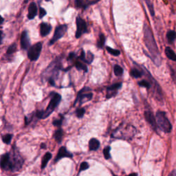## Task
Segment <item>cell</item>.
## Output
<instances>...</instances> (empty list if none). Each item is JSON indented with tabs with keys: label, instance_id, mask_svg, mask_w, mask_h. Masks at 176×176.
Instances as JSON below:
<instances>
[{
	"label": "cell",
	"instance_id": "8d00e7d4",
	"mask_svg": "<svg viewBox=\"0 0 176 176\" xmlns=\"http://www.w3.org/2000/svg\"><path fill=\"white\" fill-rule=\"evenodd\" d=\"M172 77H173V81H174L175 84V85H176V76H175V75H174V74H173V73H172Z\"/></svg>",
	"mask_w": 176,
	"mask_h": 176
},
{
	"label": "cell",
	"instance_id": "f35d334b",
	"mask_svg": "<svg viewBox=\"0 0 176 176\" xmlns=\"http://www.w3.org/2000/svg\"><path fill=\"white\" fill-rule=\"evenodd\" d=\"M4 18H3V17H2L1 15H0V24H3V22H4Z\"/></svg>",
	"mask_w": 176,
	"mask_h": 176
},
{
	"label": "cell",
	"instance_id": "f546056e",
	"mask_svg": "<svg viewBox=\"0 0 176 176\" xmlns=\"http://www.w3.org/2000/svg\"><path fill=\"white\" fill-rule=\"evenodd\" d=\"M88 168H89V164L88 162H82L81 164V166H80V171L86 170V169H88Z\"/></svg>",
	"mask_w": 176,
	"mask_h": 176
},
{
	"label": "cell",
	"instance_id": "d590c367",
	"mask_svg": "<svg viewBox=\"0 0 176 176\" xmlns=\"http://www.w3.org/2000/svg\"><path fill=\"white\" fill-rule=\"evenodd\" d=\"M169 176H176V170L173 171L169 175Z\"/></svg>",
	"mask_w": 176,
	"mask_h": 176
},
{
	"label": "cell",
	"instance_id": "ac0fdd59",
	"mask_svg": "<svg viewBox=\"0 0 176 176\" xmlns=\"http://www.w3.org/2000/svg\"><path fill=\"white\" fill-rule=\"evenodd\" d=\"M52 157V154L50 153H46L45 154L44 156H43L42 159V169H44L45 166H46L48 162L51 159Z\"/></svg>",
	"mask_w": 176,
	"mask_h": 176
},
{
	"label": "cell",
	"instance_id": "8fae6325",
	"mask_svg": "<svg viewBox=\"0 0 176 176\" xmlns=\"http://www.w3.org/2000/svg\"><path fill=\"white\" fill-rule=\"evenodd\" d=\"M121 85H122V84L121 83H116V84L112 85L110 87H109V88H107V99L114 97V96L116 94V91H117L119 88H120Z\"/></svg>",
	"mask_w": 176,
	"mask_h": 176
},
{
	"label": "cell",
	"instance_id": "6da1fadb",
	"mask_svg": "<svg viewBox=\"0 0 176 176\" xmlns=\"http://www.w3.org/2000/svg\"><path fill=\"white\" fill-rule=\"evenodd\" d=\"M144 37H145L146 46H147L151 55V59L154 61V62L157 65H160L161 59L160 56V54L158 51L156 43L155 42L152 32L147 24L145 25V28H144Z\"/></svg>",
	"mask_w": 176,
	"mask_h": 176
},
{
	"label": "cell",
	"instance_id": "d6a6232c",
	"mask_svg": "<svg viewBox=\"0 0 176 176\" xmlns=\"http://www.w3.org/2000/svg\"><path fill=\"white\" fill-rule=\"evenodd\" d=\"M46 11H45L44 9L43 8H40V10H39V18L40 19H42L44 16L46 15Z\"/></svg>",
	"mask_w": 176,
	"mask_h": 176
},
{
	"label": "cell",
	"instance_id": "9c48e42d",
	"mask_svg": "<svg viewBox=\"0 0 176 176\" xmlns=\"http://www.w3.org/2000/svg\"><path fill=\"white\" fill-rule=\"evenodd\" d=\"M21 46L24 50H27L30 48V41L29 36L26 31L23 32L21 36Z\"/></svg>",
	"mask_w": 176,
	"mask_h": 176
},
{
	"label": "cell",
	"instance_id": "9a60e30c",
	"mask_svg": "<svg viewBox=\"0 0 176 176\" xmlns=\"http://www.w3.org/2000/svg\"><path fill=\"white\" fill-rule=\"evenodd\" d=\"M100 146L99 141L96 138H92L89 142V148L91 151H96Z\"/></svg>",
	"mask_w": 176,
	"mask_h": 176
},
{
	"label": "cell",
	"instance_id": "7c38bea8",
	"mask_svg": "<svg viewBox=\"0 0 176 176\" xmlns=\"http://www.w3.org/2000/svg\"><path fill=\"white\" fill-rule=\"evenodd\" d=\"M145 118L148 121V123L151 125V127L154 128V129H156L157 123H156V121H155V120L154 114L151 112V111H146V112L145 113Z\"/></svg>",
	"mask_w": 176,
	"mask_h": 176
},
{
	"label": "cell",
	"instance_id": "7a4b0ae2",
	"mask_svg": "<svg viewBox=\"0 0 176 176\" xmlns=\"http://www.w3.org/2000/svg\"><path fill=\"white\" fill-rule=\"evenodd\" d=\"M61 97L57 93H54L52 94V97L50 100V103L48 106L46 110L45 111H39L36 112V116L39 118H45L53 112L56 107L58 106V105L61 101Z\"/></svg>",
	"mask_w": 176,
	"mask_h": 176
},
{
	"label": "cell",
	"instance_id": "1f68e13d",
	"mask_svg": "<svg viewBox=\"0 0 176 176\" xmlns=\"http://www.w3.org/2000/svg\"><path fill=\"white\" fill-rule=\"evenodd\" d=\"M139 85L143 86V87H145L147 88H150V83L149 82H148L147 81H142L139 83Z\"/></svg>",
	"mask_w": 176,
	"mask_h": 176
},
{
	"label": "cell",
	"instance_id": "2e32d148",
	"mask_svg": "<svg viewBox=\"0 0 176 176\" xmlns=\"http://www.w3.org/2000/svg\"><path fill=\"white\" fill-rule=\"evenodd\" d=\"M97 1H89V0H85V1H82V0H79V1H75V4L77 7H83L85 8L90 4H93L97 3Z\"/></svg>",
	"mask_w": 176,
	"mask_h": 176
},
{
	"label": "cell",
	"instance_id": "7402d4cb",
	"mask_svg": "<svg viewBox=\"0 0 176 176\" xmlns=\"http://www.w3.org/2000/svg\"><path fill=\"white\" fill-rule=\"evenodd\" d=\"M105 36L101 34V35H100L99 36V39L98 41V43H97V46L100 48H101L103 47V45L105 44Z\"/></svg>",
	"mask_w": 176,
	"mask_h": 176
},
{
	"label": "cell",
	"instance_id": "8992f818",
	"mask_svg": "<svg viewBox=\"0 0 176 176\" xmlns=\"http://www.w3.org/2000/svg\"><path fill=\"white\" fill-rule=\"evenodd\" d=\"M67 28H68L66 25H61V26H57L55 30V32H54L53 37H52L51 41H50V45H52L59 39H60L65 35V32L67 31Z\"/></svg>",
	"mask_w": 176,
	"mask_h": 176
},
{
	"label": "cell",
	"instance_id": "e0dca14e",
	"mask_svg": "<svg viewBox=\"0 0 176 176\" xmlns=\"http://www.w3.org/2000/svg\"><path fill=\"white\" fill-rule=\"evenodd\" d=\"M165 54L166 56L168 57L169 59H171V60L172 61H176V54L174 52V51L172 49H171L170 48L167 47L165 50Z\"/></svg>",
	"mask_w": 176,
	"mask_h": 176
},
{
	"label": "cell",
	"instance_id": "30bf717a",
	"mask_svg": "<svg viewBox=\"0 0 176 176\" xmlns=\"http://www.w3.org/2000/svg\"><path fill=\"white\" fill-rule=\"evenodd\" d=\"M72 157V154H70V152H68L65 147H61L59 150L58 154H57V155H56V157L55 159V162H56L57 160H59L63 158V157Z\"/></svg>",
	"mask_w": 176,
	"mask_h": 176
},
{
	"label": "cell",
	"instance_id": "44dd1931",
	"mask_svg": "<svg viewBox=\"0 0 176 176\" xmlns=\"http://www.w3.org/2000/svg\"><path fill=\"white\" fill-rule=\"evenodd\" d=\"M75 66H76V68L78 70H83L84 72H88V67L81 62H80V61H76V62L75 63Z\"/></svg>",
	"mask_w": 176,
	"mask_h": 176
},
{
	"label": "cell",
	"instance_id": "83f0119b",
	"mask_svg": "<svg viewBox=\"0 0 176 176\" xmlns=\"http://www.w3.org/2000/svg\"><path fill=\"white\" fill-rule=\"evenodd\" d=\"M131 75L135 78H139L143 75V74H142L141 72H140L138 69L134 68V69L131 70Z\"/></svg>",
	"mask_w": 176,
	"mask_h": 176
},
{
	"label": "cell",
	"instance_id": "3957f363",
	"mask_svg": "<svg viewBox=\"0 0 176 176\" xmlns=\"http://www.w3.org/2000/svg\"><path fill=\"white\" fill-rule=\"evenodd\" d=\"M156 118L157 125L162 131L166 133H169L171 131L172 126L168 118H166L165 113L163 111H158L156 114Z\"/></svg>",
	"mask_w": 176,
	"mask_h": 176
},
{
	"label": "cell",
	"instance_id": "277c9868",
	"mask_svg": "<svg viewBox=\"0 0 176 176\" xmlns=\"http://www.w3.org/2000/svg\"><path fill=\"white\" fill-rule=\"evenodd\" d=\"M42 49V43L39 42L30 48L28 52V56L31 61H36L40 56Z\"/></svg>",
	"mask_w": 176,
	"mask_h": 176
},
{
	"label": "cell",
	"instance_id": "836d02e7",
	"mask_svg": "<svg viewBox=\"0 0 176 176\" xmlns=\"http://www.w3.org/2000/svg\"><path fill=\"white\" fill-rule=\"evenodd\" d=\"M61 124H62V120H55L53 122V125H54V126H60V125H61Z\"/></svg>",
	"mask_w": 176,
	"mask_h": 176
},
{
	"label": "cell",
	"instance_id": "52a82bcc",
	"mask_svg": "<svg viewBox=\"0 0 176 176\" xmlns=\"http://www.w3.org/2000/svg\"><path fill=\"white\" fill-rule=\"evenodd\" d=\"M76 37L79 38L83 33L87 32V24L80 17L76 18Z\"/></svg>",
	"mask_w": 176,
	"mask_h": 176
},
{
	"label": "cell",
	"instance_id": "5bb4252c",
	"mask_svg": "<svg viewBox=\"0 0 176 176\" xmlns=\"http://www.w3.org/2000/svg\"><path fill=\"white\" fill-rule=\"evenodd\" d=\"M52 27L46 23H42L40 26V33L42 36H47L51 31Z\"/></svg>",
	"mask_w": 176,
	"mask_h": 176
},
{
	"label": "cell",
	"instance_id": "74e56055",
	"mask_svg": "<svg viewBox=\"0 0 176 176\" xmlns=\"http://www.w3.org/2000/svg\"><path fill=\"white\" fill-rule=\"evenodd\" d=\"M2 43V32L0 30V45Z\"/></svg>",
	"mask_w": 176,
	"mask_h": 176
},
{
	"label": "cell",
	"instance_id": "ffe728a7",
	"mask_svg": "<svg viewBox=\"0 0 176 176\" xmlns=\"http://www.w3.org/2000/svg\"><path fill=\"white\" fill-rule=\"evenodd\" d=\"M167 39L169 43H172L175 41L176 39V33L173 30L169 31L167 33Z\"/></svg>",
	"mask_w": 176,
	"mask_h": 176
},
{
	"label": "cell",
	"instance_id": "4dcf8cb0",
	"mask_svg": "<svg viewBox=\"0 0 176 176\" xmlns=\"http://www.w3.org/2000/svg\"><path fill=\"white\" fill-rule=\"evenodd\" d=\"M146 3H147V4L148 8L150 11L151 15L152 16H154V8H153V5L151 4V2H149V1H146Z\"/></svg>",
	"mask_w": 176,
	"mask_h": 176
},
{
	"label": "cell",
	"instance_id": "ab89813d",
	"mask_svg": "<svg viewBox=\"0 0 176 176\" xmlns=\"http://www.w3.org/2000/svg\"><path fill=\"white\" fill-rule=\"evenodd\" d=\"M127 176H138V175H137V173H131V174H130Z\"/></svg>",
	"mask_w": 176,
	"mask_h": 176
},
{
	"label": "cell",
	"instance_id": "60d3db41",
	"mask_svg": "<svg viewBox=\"0 0 176 176\" xmlns=\"http://www.w3.org/2000/svg\"><path fill=\"white\" fill-rule=\"evenodd\" d=\"M41 147L43 148V149H45V144H42V145H41Z\"/></svg>",
	"mask_w": 176,
	"mask_h": 176
},
{
	"label": "cell",
	"instance_id": "4fadbf2b",
	"mask_svg": "<svg viewBox=\"0 0 176 176\" xmlns=\"http://www.w3.org/2000/svg\"><path fill=\"white\" fill-rule=\"evenodd\" d=\"M37 13V7H36V4L35 2H33L30 4L28 8V17L29 19H33L35 18V17Z\"/></svg>",
	"mask_w": 176,
	"mask_h": 176
},
{
	"label": "cell",
	"instance_id": "d6986e66",
	"mask_svg": "<svg viewBox=\"0 0 176 176\" xmlns=\"http://www.w3.org/2000/svg\"><path fill=\"white\" fill-rule=\"evenodd\" d=\"M63 135V132L62 129H59L55 132V134H54V138H55V140L58 142V143H61V140H62Z\"/></svg>",
	"mask_w": 176,
	"mask_h": 176
},
{
	"label": "cell",
	"instance_id": "ba28073f",
	"mask_svg": "<svg viewBox=\"0 0 176 176\" xmlns=\"http://www.w3.org/2000/svg\"><path fill=\"white\" fill-rule=\"evenodd\" d=\"M0 166L4 170H11L13 169V164L10 161V155L8 154L2 155L0 160Z\"/></svg>",
	"mask_w": 176,
	"mask_h": 176
},
{
	"label": "cell",
	"instance_id": "b9f144b4",
	"mask_svg": "<svg viewBox=\"0 0 176 176\" xmlns=\"http://www.w3.org/2000/svg\"><path fill=\"white\" fill-rule=\"evenodd\" d=\"M114 176H116V175H114Z\"/></svg>",
	"mask_w": 176,
	"mask_h": 176
},
{
	"label": "cell",
	"instance_id": "d4e9b609",
	"mask_svg": "<svg viewBox=\"0 0 176 176\" xmlns=\"http://www.w3.org/2000/svg\"><path fill=\"white\" fill-rule=\"evenodd\" d=\"M12 134H6L2 137V140H3L4 143L9 144L10 143L11 140H12Z\"/></svg>",
	"mask_w": 176,
	"mask_h": 176
},
{
	"label": "cell",
	"instance_id": "5b68a950",
	"mask_svg": "<svg viewBox=\"0 0 176 176\" xmlns=\"http://www.w3.org/2000/svg\"><path fill=\"white\" fill-rule=\"evenodd\" d=\"M90 89L88 88H84L83 90L80 91L74 104H76L77 102H79V104H82L92 99V93L90 92Z\"/></svg>",
	"mask_w": 176,
	"mask_h": 176
},
{
	"label": "cell",
	"instance_id": "484cf974",
	"mask_svg": "<svg viewBox=\"0 0 176 176\" xmlns=\"http://www.w3.org/2000/svg\"><path fill=\"white\" fill-rule=\"evenodd\" d=\"M16 50H17V45H16V43H13L12 45L8 47V48L7 50V54H11L14 53L16 51Z\"/></svg>",
	"mask_w": 176,
	"mask_h": 176
},
{
	"label": "cell",
	"instance_id": "f1b7e54d",
	"mask_svg": "<svg viewBox=\"0 0 176 176\" xmlns=\"http://www.w3.org/2000/svg\"><path fill=\"white\" fill-rule=\"evenodd\" d=\"M85 112V110L84 108H80L78 109L76 111V114L78 118H82L84 116Z\"/></svg>",
	"mask_w": 176,
	"mask_h": 176
},
{
	"label": "cell",
	"instance_id": "4316f807",
	"mask_svg": "<svg viewBox=\"0 0 176 176\" xmlns=\"http://www.w3.org/2000/svg\"><path fill=\"white\" fill-rule=\"evenodd\" d=\"M103 154L105 159L108 160L109 158H110V147H107L105 148L103 150Z\"/></svg>",
	"mask_w": 176,
	"mask_h": 176
},
{
	"label": "cell",
	"instance_id": "603a6c76",
	"mask_svg": "<svg viewBox=\"0 0 176 176\" xmlns=\"http://www.w3.org/2000/svg\"><path fill=\"white\" fill-rule=\"evenodd\" d=\"M114 74H115L116 76H121V75H122L123 73V68H121L120 66L117 65L114 66Z\"/></svg>",
	"mask_w": 176,
	"mask_h": 176
},
{
	"label": "cell",
	"instance_id": "e575fe53",
	"mask_svg": "<svg viewBox=\"0 0 176 176\" xmlns=\"http://www.w3.org/2000/svg\"><path fill=\"white\" fill-rule=\"evenodd\" d=\"M74 56H75V54L73 53V52H71V53L69 54V57H68V59H72L73 58H74Z\"/></svg>",
	"mask_w": 176,
	"mask_h": 176
},
{
	"label": "cell",
	"instance_id": "cb8c5ba5",
	"mask_svg": "<svg viewBox=\"0 0 176 176\" xmlns=\"http://www.w3.org/2000/svg\"><path fill=\"white\" fill-rule=\"evenodd\" d=\"M106 49L107 50V52H109V53H110L111 54H112V55L114 56H118L120 54V51L118 50H115V49H113V48H111L109 47H107Z\"/></svg>",
	"mask_w": 176,
	"mask_h": 176
}]
</instances>
